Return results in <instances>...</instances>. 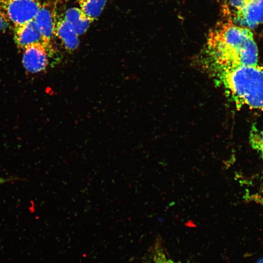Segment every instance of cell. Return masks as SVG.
Here are the masks:
<instances>
[{
    "label": "cell",
    "instance_id": "10",
    "mask_svg": "<svg viewBox=\"0 0 263 263\" xmlns=\"http://www.w3.org/2000/svg\"><path fill=\"white\" fill-rule=\"evenodd\" d=\"M108 0H78L79 8L92 22L101 14Z\"/></svg>",
    "mask_w": 263,
    "mask_h": 263
},
{
    "label": "cell",
    "instance_id": "14",
    "mask_svg": "<svg viewBox=\"0 0 263 263\" xmlns=\"http://www.w3.org/2000/svg\"><path fill=\"white\" fill-rule=\"evenodd\" d=\"M257 263H263V257L260 259Z\"/></svg>",
    "mask_w": 263,
    "mask_h": 263
},
{
    "label": "cell",
    "instance_id": "7",
    "mask_svg": "<svg viewBox=\"0 0 263 263\" xmlns=\"http://www.w3.org/2000/svg\"><path fill=\"white\" fill-rule=\"evenodd\" d=\"M23 51L22 64L28 72L38 73L46 69L48 64V56L42 45L33 44Z\"/></svg>",
    "mask_w": 263,
    "mask_h": 263
},
{
    "label": "cell",
    "instance_id": "1",
    "mask_svg": "<svg viewBox=\"0 0 263 263\" xmlns=\"http://www.w3.org/2000/svg\"><path fill=\"white\" fill-rule=\"evenodd\" d=\"M206 56L214 71L258 64V48L250 29L229 21L211 31Z\"/></svg>",
    "mask_w": 263,
    "mask_h": 263
},
{
    "label": "cell",
    "instance_id": "8",
    "mask_svg": "<svg viewBox=\"0 0 263 263\" xmlns=\"http://www.w3.org/2000/svg\"><path fill=\"white\" fill-rule=\"evenodd\" d=\"M55 35L61 40L65 47L68 50H74L79 46L78 36L64 18H56Z\"/></svg>",
    "mask_w": 263,
    "mask_h": 263
},
{
    "label": "cell",
    "instance_id": "6",
    "mask_svg": "<svg viewBox=\"0 0 263 263\" xmlns=\"http://www.w3.org/2000/svg\"><path fill=\"white\" fill-rule=\"evenodd\" d=\"M14 36L15 43L19 49L24 50L30 45L37 44H41L45 48L40 30L34 19L14 27Z\"/></svg>",
    "mask_w": 263,
    "mask_h": 263
},
{
    "label": "cell",
    "instance_id": "2",
    "mask_svg": "<svg viewBox=\"0 0 263 263\" xmlns=\"http://www.w3.org/2000/svg\"><path fill=\"white\" fill-rule=\"evenodd\" d=\"M225 89L238 105L263 112V66L258 64L216 71Z\"/></svg>",
    "mask_w": 263,
    "mask_h": 263
},
{
    "label": "cell",
    "instance_id": "4",
    "mask_svg": "<svg viewBox=\"0 0 263 263\" xmlns=\"http://www.w3.org/2000/svg\"><path fill=\"white\" fill-rule=\"evenodd\" d=\"M41 4L39 0H0V15L15 27L34 20Z\"/></svg>",
    "mask_w": 263,
    "mask_h": 263
},
{
    "label": "cell",
    "instance_id": "9",
    "mask_svg": "<svg viewBox=\"0 0 263 263\" xmlns=\"http://www.w3.org/2000/svg\"><path fill=\"white\" fill-rule=\"evenodd\" d=\"M64 19L71 25L78 36L86 32L92 21L79 8L71 7L67 10Z\"/></svg>",
    "mask_w": 263,
    "mask_h": 263
},
{
    "label": "cell",
    "instance_id": "12",
    "mask_svg": "<svg viewBox=\"0 0 263 263\" xmlns=\"http://www.w3.org/2000/svg\"><path fill=\"white\" fill-rule=\"evenodd\" d=\"M148 263H181L175 262L165 254L163 249L159 245L156 247L151 260Z\"/></svg>",
    "mask_w": 263,
    "mask_h": 263
},
{
    "label": "cell",
    "instance_id": "3",
    "mask_svg": "<svg viewBox=\"0 0 263 263\" xmlns=\"http://www.w3.org/2000/svg\"><path fill=\"white\" fill-rule=\"evenodd\" d=\"M228 21L248 29L263 23V0H224L222 6Z\"/></svg>",
    "mask_w": 263,
    "mask_h": 263
},
{
    "label": "cell",
    "instance_id": "11",
    "mask_svg": "<svg viewBox=\"0 0 263 263\" xmlns=\"http://www.w3.org/2000/svg\"><path fill=\"white\" fill-rule=\"evenodd\" d=\"M249 143L259 155L263 173V119L252 125L249 132Z\"/></svg>",
    "mask_w": 263,
    "mask_h": 263
},
{
    "label": "cell",
    "instance_id": "5",
    "mask_svg": "<svg viewBox=\"0 0 263 263\" xmlns=\"http://www.w3.org/2000/svg\"><path fill=\"white\" fill-rule=\"evenodd\" d=\"M34 20L40 30L45 42L46 51L49 56L54 52L52 40L55 35L56 20L54 7L48 2L42 4Z\"/></svg>",
    "mask_w": 263,
    "mask_h": 263
},
{
    "label": "cell",
    "instance_id": "13",
    "mask_svg": "<svg viewBox=\"0 0 263 263\" xmlns=\"http://www.w3.org/2000/svg\"><path fill=\"white\" fill-rule=\"evenodd\" d=\"M9 23L6 20L0 15V31L4 30L7 27Z\"/></svg>",
    "mask_w": 263,
    "mask_h": 263
}]
</instances>
